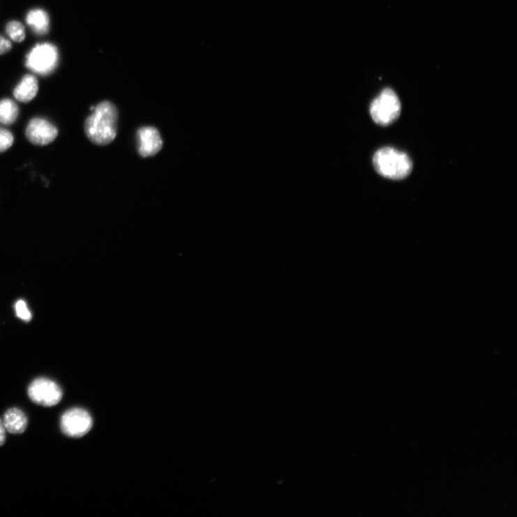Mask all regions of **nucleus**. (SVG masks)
<instances>
[{"instance_id":"2eb2a0df","label":"nucleus","mask_w":517,"mask_h":517,"mask_svg":"<svg viewBox=\"0 0 517 517\" xmlns=\"http://www.w3.org/2000/svg\"><path fill=\"white\" fill-rule=\"evenodd\" d=\"M17 315L24 322H30L32 318L31 311L29 310L26 302L19 301L15 305Z\"/></svg>"},{"instance_id":"f257e3e1","label":"nucleus","mask_w":517,"mask_h":517,"mask_svg":"<svg viewBox=\"0 0 517 517\" xmlns=\"http://www.w3.org/2000/svg\"><path fill=\"white\" fill-rule=\"evenodd\" d=\"M92 112L85 121L86 135L95 144H110L117 133L119 114L116 107L110 102H103Z\"/></svg>"},{"instance_id":"1a4fd4ad","label":"nucleus","mask_w":517,"mask_h":517,"mask_svg":"<svg viewBox=\"0 0 517 517\" xmlns=\"http://www.w3.org/2000/svg\"><path fill=\"white\" fill-rule=\"evenodd\" d=\"M39 89L37 78L31 75L24 76L13 91L16 100L22 103L31 102Z\"/></svg>"},{"instance_id":"423d86ee","label":"nucleus","mask_w":517,"mask_h":517,"mask_svg":"<svg viewBox=\"0 0 517 517\" xmlns=\"http://www.w3.org/2000/svg\"><path fill=\"white\" fill-rule=\"evenodd\" d=\"M92 417L82 408H72L65 412L61 418V428L66 435L81 437L91 429Z\"/></svg>"},{"instance_id":"dca6fc26","label":"nucleus","mask_w":517,"mask_h":517,"mask_svg":"<svg viewBox=\"0 0 517 517\" xmlns=\"http://www.w3.org/2000/svg\"><path fill=\"white\" fill-rule=\"evenodd\" d=\"M12 47L11 42L5 37L0 36V56L10 52Z\"/></svg>"},{"instance_id":"9b49d317","label":"nucleus","mask_w":517,"mask_h":517,"mask_svg":"<svg viewBox=\"0 0 517 517\" xmlns=\"http://www.w3.org/2000/svg\"><path fill=\"white\" fill-rule=\"evenodd\" d=\"M3 424L7 431L13 434H21L26 431L28 426V418L18 408L8 410L5 415Z\"/></svg>"},{"instance_id":"f3484780","label":"nucleus","mask_w":517,"mask_h":517,"mask_svg":"<svg viewBox=\"0 0 517 517\" xmlns=\"http://www.w3.org/2000/svg\"><path fill=\"white\" fill-rule=\"evenodd\" d=\"M6 439V429L3 421L0 420V447H2Z\"/></svg>"},{"instance_id":"6e6552de","label":"nucleus","mask_w":517,"mask_h":517,"mask_svg":"<svg viewBox=\"0 0 517 517\" xmlns=\"http://www.w3.org/2000/svg\"><path fill=\"white\" fill-rule=\"evenodd\" d=\"M139 154L143 157L156 156L160 151L163 140L159 131L153 127H144L137 132Z\"/></svg>"},{"instance_id":"ddd939ff","label":"nucleus","mask_w":517,"mask_h":517,"mask_svg":"<svg viewBox=\"0 0 517 517\" xmlns=\"http://www.w3.org/2000/svg\"><path fill=\"white\" fill-rule=\"evenodd\" d=\"M6 33L10 38L16 42L21 43L26 38V29L23 24L19 21H10L6 27Z\"/></svg>"},{"instance_id":"f03ea898","label":"nucleus","mask_w":517,"mask_h":517,"mask_svg":"<svg viewBox=\"0 0 517 517\" xmlns=\"http://www.w3.org/2000/svg\"><path fill=\"white\" fill-rule=\"evenodd\" d=\"M373 163L380 175L392 180L407 178L412 170L410 157L392 147H384L379 150L374 156Z\"/></svg>"},{"instance_id":"f8f14e48","label":"nucleus","mask_w":517,"mask_h":517,"mask_svg":"<svg viewBox=\"0 0 517 517\" xmlns=\"http://www.w3.org/2000/svg\"><path fill=\"white\" fill-rule=\"evenodd\" d=\"M19 115L17 105L10 98L0 100V123L5 126H11L16 121Z\"/></svg>"},{"instance_id":"39448f33","label":"nucleus","mask_w":517,"mask_h":517,"mask_svg":"<svg viewBox=\"0 0 517 517\" xmlns=\"http://www.w3.org/2000/svg\"><path fill=\"white\" fill-rule=\"evenodd\" d=\"M29 396L36 404L44 407H53L60 403L63 392L58 384L52 380L38 378L30 384Z\"/></svg>"},{"instance_id":"20e7f679","label":"nucleus","mask_w":517,"mask_h":517,"mask_svg":"<svg viewBox=\"0 0 517 517\" xmlns=\"http://www.w3.org/2000/svg\"><path fill=\"white\" fill-rule=\"evenodd\" d=\"M401 108L396 93L391 89H385L372 103L370 114L377 125L388 126L398 119Z\"/></svg>"},{"instance_id":"9d476101","label":"nucleus","mask_w":517,"mask_h":517,"mask_svg":"<svg viewBox=\"0 0 517 517\" xmlns=\"http://www.w3.org/2000/svg\"><path fill=\"white\" fill-rule=\"evenodd\" d=\"M26 20L36 35L44 36L50 30V17L43 9L36 8L30 10L27 13Z\"/></svg>"},{"instance_id":"4468645a","label":"nucleus","mask_w":517,"mask_h":517,"mask_svg":"<svg viewBox=\"0 0 517 517\" xmlns=\"http://www.w3.org/2000/svg\"><path fill=\"white\" fill-rule=\"evenodd\" d=\"M14 142L13 135L8 130L0 128V153L8 151Z\"/></svg>"},{"instance_id":"7ed1b4c3","label":"nucleus","mask_w":517,"mask_h":517,"mask_svg":"<svg viewBox=\"0 0 517 517\" xmlns=\"http://www.w3.org/2000/svg\"><path fill=\"white\" fill-rule=\"evenodd\" d=\"M59 53L57 47L51 43L36 45L26 57V66L36 75H50L57 68Z\"/></svg>"},{"instance_id":"0eeeda50","label":"nucleus","mask_w":517,"mask_h":517,"mask_svg":"<svg viewBox=\"0 0 517 517\" xmlns=\"http://www.w3.org/2000/svg\"><path fill=\"white\" fill-rule=\"evenodd\" d=\"M59 135L57 128L46 119H32L27 128L26 136L33 144L45 146L53 142Z\"/></svg>"}]
</instances>
